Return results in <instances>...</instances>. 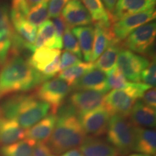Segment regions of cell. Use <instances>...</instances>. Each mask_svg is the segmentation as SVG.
Instances as JSON below:
<instances>
[{"instance_id":"obj_1","label":"cell","mask_w":156,"mask_h":156,"mask_svg":"<svg viewBox=\"0 0 156 156\" xmlns=\"http://www.w3.org/2000/svg\"><path fill=\"white\" fill-rule=\"evenodd\" d=\"M46 80L44 75L31 67L28 60L20 55L12 56L0 69V101L36 88Z\"/></svg>"},{"instance_id":"obj_2","label":"cell","mask_w":156,"mask_h":156,"mask_svg":"<svg viewBox=\"0 0 156 156\" xmlns=\"http://www.w3.org/2000/svg\"><path fill=\"white\" fill-rule=\"evenodd\" d=\"M58 112L55 127L47 141V145L54 155H61L76 148L86 136L77 113L69 103L62 105Z\"/></svg>"},{"instance_id":"obj_3","label":"cell","mask_w":156,"mask_h":156,"mask_svg":"<svg viewBox=\"0 0 156 156\" xmlns=\"http://www.w3.org/2000/svg\"><path fill=\"white\" fill-rule=\"evenodd\" d=\"M49 111L48 103L32 95H12L0 103V117L15 121L25 130L46 117Z\"/></svg>"},{"instance_id":"obj_4","label":"cell","mask_w":156,"mask_h":156,"mask_svg":"<svg viewBox=\"0 0 156 156\" xmlns=\"http://www.w3.org/2000/svg\"><path fill=\"white\" fill-rule=\"evenodd\" d=\"M151 86L142 83H133L130 87L123 90H113L106 94L103 106L111 115L129 117L132 106Z\"/></svg>"},{"instance_id":"obj_5","label":"cell","mask_w":156,"mask_h":156,"mask_svg":"<svg viewBox=\"0 0 156 156\" xmlns=\"http://www.w3.org/2000/svg\"><path fill=\"white\" fill-rule=\"evenodd\" d=\"M107 142L112 145L120 156H125L133 151L134 126L128 117L112 115L106 130Z\"/></svg>"},{"instance_id":"obj_6","label":"cell","mask_w":156,"mask_h":156,"mask_svg":"<svg viewBox=\"0 0 156 156\" xmlns=\"http://www.w3.org/2000/svg\"><path fill=\"white\" fill-rule=\"evenodd\" d=\"M155 22L148 23L139 27L130 34L120 44L122 48L144 56L153 55L155 40Z\"/></svg>"},{"instance_id":"obj_7","label":"cell","mask_w":156,"mask_h":156,"mask_svg":"<svg viewBox=\"0 0 156 156\" xmlns=\"http://www.w3.org/2000/svg\"><path fill=\"white\" fill-rule=\"evenodd\" d=\"M37 87L35 97L48 103L53 114H56L60 107L64 104L67 96L72 91L71 87L59 78L45 81Z\"/></svg>"},{"instance_id":"obj_8","label":"cell","mask_w":156,"mask_h":156,"mask_svg":"<svg viewBox=\"0 0 156 156\" xmlns=\"http://www.w3.org/2000/svg\"><path fill=\"white\" fill-rule=\"evenodd\" d=\"M150 64L149 58L122 47L117 56L116 67L126 80L132 83H140L142 71Z\"/></svg>"},{"instance_id":"obj_9","label":"cell","mask_w":156,"mask_h":156,"mask_svg":"<svg viewBox=\"0 0 156 156\" xmlns=\"http://www.w3.org/2000/svg\"><path fill=\"white\" fill-rule=\"evenodd\" d=\"M60 49L41 47L34 51L28 62L31 67L48 80L60 72Z\"/></svg>"},{"instance_id":"obj_10","label":"cell","mask_w":156,"mask_h":156,"mask_svg":"<svg viewBox=\"0 0 156 156\" xmlns=\"http://www.w3.org/2000/svg\"><path fill=\"white\" fill-rule=\"evenodd\" d=\"M155 17V9L154 7L147 11L129 15L119 20L112 23L111 30L117 43L121 44L132 31L142 25L153 21Z\"/></svg>"},{"instance_id":"obj_11","label":"cell","mask_w":156,"mask_h":156,"mask_svg":"<svg viewBox=\"0 0 156 156\" xmlns=\"http://www.w3.org/2000/svg\"><path fill=\"white\" fill-rule=\"evenodd\" d=\"M112 116L104 106L90 112L79 114L78 119L85 134L100 136L106 132L110 117Z\"/></svg>"},{"instance_id":"obj_12","label":"cell","mask_w":156,"mask_h":156,"mask_svg":"<svg viewBox=\"0 0 156 156\" xmlns=\"http://www.w3.org/2000/svg\"><path fill=\"white\" fill-rule=\"evenodd\" d=\"M106 93L95 90H77L70 95L69 104L77 116L103 106Z\"/></svg>"},{"instance_id":"obj_13","label":"cell","mask_w":156,"mask_h":156,"mask_svg":"<svg viewBox=\"0 0 156 156\" xmlns=\"http://www.w3.org/2000/svg\"><path fill=\"white\" fill-rule=\"evenodd\" d=\"M13 34L14 29L10 21L8 6L0 2V67L7 60Z\"/></svg>"},{"instance_id":"obj_14","label":"cell","mask_w":156,"mask_h":156,"mask_svg":"<svg viewBox=\"0 0 156 156\" xmlns=\"http://www.w3.org/2000/svg\"><path fill=\"white\" fill-rule=\"evenodd\" d=\"M62 17L69 28L87 26L93 22L90 15L80 0H69L62 9Z\"/></svg>"},{"instance_id":"obj_15","label":"cell","mask_w":156,"mask_h":156,"mask_svg":"<svg viewBox=\"0 0 156 156\" xmlns=\"http://www.w3.org/2000/svg\"><path fill=\"white\" fill-rule=\"evenodd\" d=\"M72 90H95L107 93L110 90L106 75L97 68H93L82 76L72 85Z\"/></svg>"},{"instance_id":"obj_16","label":"cell","mask_w":156,"mask_h":156,"mask_svg":"<svg viewBox=\"0 0 156 156\" xmlns=\"http://www.w3.org/2000/svg\"><path fill=\"white\" fill-rule=\"evenodd\" d=\"M155 0H118L111 15L112 24L129 15L154 8Z\"/></svg>"},{"instance_id":"obj_17","label":"cell","mask_w":156,"mask_h":156,"mask_svg":"<svg viewBox=\"0 0 156 156\" xmlns=\"http://www.w3.org/2000/svg\"><path fill=\"white\" fill-rule=\"evenodd\" d=\"M10 21L14 31L27 44L30 51H34V44L37 36L36 27L29 23L25 15L17 12L10 11Z\"/></svg>"},{"instance_id":"obj_18","label":"cell","mask_w":156,"mask_h":156,"mask_svg":"<svg viewBox=\"0 0 156 156\" xmlns=\"http://www.w3.org/2000/svg\"><path fill=\"white\" fill-rule=\"evenodd\" d=\"M111 25L96 23L94 26V40H93L92 55L90 62H95L105 50L112 44H120L113 35Z\"/></svg>"},{"instance_id":"obj_19","label":"cell","mask_w":156,"mask_h":156,"mask_svg":"<svg viewBox=\"0 0 156 156\" xmlns=\"http://www.w3.org/2000/svg\"><path fill=\"white\" fill-rule=\"evenodd\" d=\"M79 150L83 156H120L112 145L99 136H85Z\"/></svg>"},{"instance_id":"obj_20","label":"cell","mask_w":156,"mask_h":156,"mask_svg":"<svg viewBox=\"0 0 156 156\" xmlns=\"http://www.w3.org/2000/svg\"><path fill=\"white\" fill-rule=\"evenodd\" d=\"M130 122L135 126L153 129L155 126V109L147 106L141 100H137L129 115Z\"/></svg>"},{"instance_id":"obj_21","label":"cell","mask_w":156,"mask_h":156,"mask_svg":"<svg viewBox=\"0 0 156 156\" xmlns=\"http://www.w3.org/2000/svg\"><path fill=\"white\" fill-rule=\"evenodd\" d=\"M133 151L151 156L155 155L156 152L155 130L134 126Z\"/></svg>"},{"instance_id":"obj_22","label":"cell","mask_w":156,"mask_h":156,"mask_svg":"<svg viewBox=\"0 0 156 156\" xmlns=\"http://www.w3.org/2000/svg\"><path fill=\"white\" fill-rule=\"evenodd\" d=\"M56 122V114L47 115L35 125L25 131L28 139L37 142H47L51 135Z\"/></svg>"},{"instance_id":"obj_23","label":"cell","mask_w":156,"mask_h":156,"mask_svg":"<svg viewBox=\"0 0 156 156\" xmlns=\"http://www.w3.org/2000/svg\"><path fill=\"white\" fill-rule=\"evenodd\" d=\"M25 137V130L14 120L0 117V145L15 143Z\"/></svg>"},{"instance_id":"obj_24","label":"cell","mask_w":156,"mask_h":156,"mask_svg":"<svg viewBox=\"0 0 156 156\" xmlns=\"http://www.w3.org/2000/svg\"><path fill=\"white\" fill-rule=\"evenodd\" d=\"M34 47L35 49L46 47L60 50L63 47V44L58 41L56 38L55 28L51 20H47L39 26Z\"/></svg>"},{"instance_id":"obj_25","label":"cell","mask_w":156,"mask_h":156,"mask_svg":"<svg viewBox=\"0 0 156 156\" xmlns=\"http://www.w3.org/2000/svg\"><path fill=\"white\" fill-rule=\"evenodd\" d=\"M72 33L77 37L82 55L85 61L90 62L94 40V27L91 25L76 27L73 28Z\"/></svg>"},{"instance_id":"obj_26","label":"cell","mask_w":156,"mask_h":156,"mask_svg":"<svg viewBox=\"0 0 156 156\" xmlns=\"http://www.w3.org/2000/svg\"><path fill=\"white\" fill-rule=\"evenodd\" d=\"M36 142L34 140L23 139L0 148L1 156H31Z\"/></svg>"},{"instance_id":"obj_27","label":"cell","mask_w":156,"mask_h":156,"mask_svg":"<svg viewBox=\"0 0 156 156\" xmlns=\"http://www.w3.org/2000/svg\"><path fill=\"white\" fill-rule=\"evenodd\" d=\"M95 67L92 62H80V63L72 66L69 68L62 70L58 74V78L65 82L68 85H72L79 78L85 75L87 72Z\"/></svg>"},{"instance_id":"obj_28","label":"cell","mask_w":156,"mask_h":156,"mask_svg":"<svg viewBox=\"0 0 156 156\" xmlns=\"http://www.w3.org/2000/svg\"><path fill=\"white\" fill-rule=\"evenodd\" d=\"M120 48V44L110 45L95 61V67L106 75L116 66L117 56Z\"/></svg>"},{"instance_id":"obj_29","label":"cell","mask_w":156,"mask_h":156,"mask_svg":"<svg viewBox=\"0 0 156 156\" xmlns=\"http://www.w3.org/2000/svg\"><path fill=\"white\" fill-rule=\"evenodd\" d=\"M95 23L112 25L110 15L101 0H82Z\"/></svg>"},{"instance_id":"obj_30","label":"cell","mask_w":156,"mask_h":156,"mask_svg":"<svg viewBox=\"0 0 156 156\" xmlns=\"http://www.w3.org/2000/svg\"><path fill=\"white\" fill-rule=\"evenodd\" d=\"M48 1L45 0L42 2L33 7L30 9L25 18L29 23L35 26H40L42 23L48 20Z\"/></svg>"},{"instance_id":"obj_31","label":"cell","mask_w":156,"mask_h":156,"mask_svg":"<svg viewBox=\"0 0 156 156\" xmlns=\"http://www.w3.org/2000/svg\"><path fill=\"white\" fill-rule=\"evenodd\" d=\"M106 75L107 82H108V85L110 90L126 89L131 86L133 83L132 82H129L126 80V78L121 73L116 66H115Z\"/></svg>"},{"instance_id":"obj_32","label":"cell","mask_w":156,"mask_h":156,"mask_svg":"<svg viewBox=\"0 0 156 156\" xmlns=\"http://www.w3.org/2000/svg\"><path fill=\"white\" fill-rule=\"evenodd\" d=\"M62 41H63V45L66 51H68L74 54L80 59L83 58V55H82L77 38H75V36L72 33V30H70V28L67 25L64 30Z\"/></svg>"},{"instance_id":"obj_33","label":"cell","mask_w":156,"mask_h":156,"mask_svg":"<svg viewBox=\"0 0 156 156\" xmlns=\"http://www.w3.org/2000/svg\"><path fill=\"white\" fill-rule=\"evenodd\" d=\"M156 77V66L155 59L152 60L149 66L142 71L141 74V79L142 83L150 85L151 87L155 86Z\"/></svg>"},{"instance_id":"obj_34","label":"cell","mask_w":156,"mask_h":156,"mask_svg":"<svg viewBox=\"0 0 156 156\" xmlns=\"http://www.w3.org/2000/svg\"><path fill=\"white\" fill-rule=\"evenodd\" d=\"M81 62V59L77 57L75 54L68 51H64L62 52L61 58H60L59 69L60 72L62 70L69 68L72 66L75 65Z\"/></svg>"},{"instance_id":"obj_35","label":"cell","mask_w":156,"mask_h":156,"mask_svg":"<svg viewBox=\"0 0 156 156\" xmlns=\"http://www.w3.org/2000/svg\"><path fill=\"white\" fill-rule=\"evenodd\" d=\"M69 0H49L48 7V17L56 18L59 17L61 12Z\"/></svg>"},{"instance_id":"obj_36","label":"cell","mask_w":156,"mask_h":156,"mask_svg":"<svg viewBox=\"0 0 156 156\" xmlns=\"http://www.w3.org/2000/svg\"><path fill=\"white\" fill-rule=\"evenodd\" d=\"M31 156H55L49 147L44 142H37Z\"/></svg>"},{"instance_id":"obj_37","label":"cell","mask_w":156,"mask_h":156,"mask_svg":"<svg viewBox=\"0 0 156 156\" xmlns=\"http://www.w3.org/2000/svg\"><path fill=\"white\" fill-rule=\"evenodd\" d=\"M52 23H53L54 28H55L56 38H57L58 41L63 44L62 39H63L64 30H65L67 25H66V23L64 22V19L62 18V17L60 16L54 18V21Z\"/></svg>"},{"instance_id":"obj_38","label":"cell","mask_w":156,"mask_h":156,"mask_svg":"<svg viewBox=\"0 0 156 156\" xmlns=\"http://www.w3.org/2000/svg\"><path fill=\"white\" fill-rule=\"evenodd\" d=\"M142 101L147 106L155 109L156 107V91L155 87H151L145 93L142 97Z\"/></svg>"},{"instance_id":"obj_39","label":"cell","mask_w":156,"mask_h":156,"mask_svg":"<svg viewBox=\"0 0 156 156\" xmlns=\"http://www.w3.org/2000/svg\"><path fill=\"white\" fill-rule=\"evenodd\" d=\"M101 1H102L105 8L108 11L111 18V15H112L113 12H114L115 6H116V4L118 0H101Z\"/></svg>"},{"instance_id":"obj_40","label":"cell","mask_w":156,"mask_h":156,"mask_svg":"<svg viewBox=\"0 0 156 156\" xmlns=\"http://www.w3.org/2000/svg\"><path fill=\"white\" fill-rule=\"evenodd\" d=\"M61 156H83V155L80 150L77 149V148H74V149L69 150V151L62 153Z\"/></svg>"},{"instance_id":"obj_41","label":"cell","mask_w":156,"mask_h":156,"mask_svg":"<svg viewBox=\"0 0 156 156\" xmlns=\"http://www.w3.org/2000/svg\"><path fill=\"white\" fill-rule=\"evenodd\" d=\"M25 2L26 3L27 6L30 9V8H32L33 7L36 6L38 5V4L42 2L45 1V0H24Z\"/></svg>"},{"instance_id":"obj_42","label":"cell","mask_w":156,"mask_h":156,"mask_svg":"<svg viewBox=\"0 0 156 156\" xmlns=\"http://www.w3.org/2000/svg\"><path fill=\"white\" fill-rule=\"evenodd\" d=\"M128 156H151V155H146V154H143V153H136L129 154V155Z\"/></svg>"}]
</instances>
